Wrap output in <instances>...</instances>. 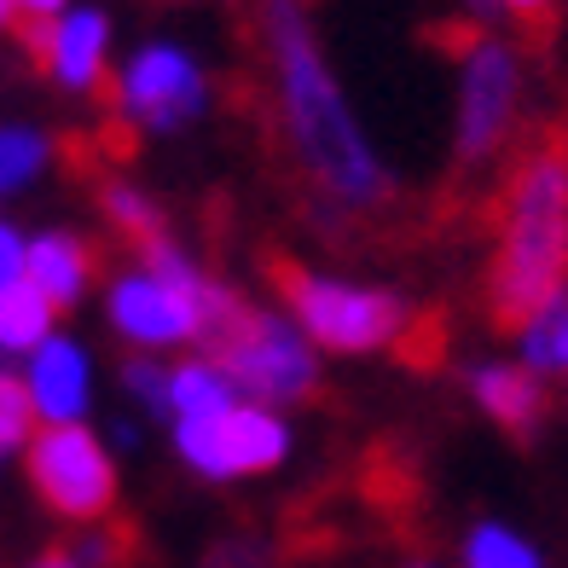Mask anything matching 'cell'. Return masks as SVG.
Returning a JSON list of instances; mask_svg holds the SVG:
<instances>
[{
  "label": "cell",
  "mask_w": 568,
  "mask_h": 568,
  "mask_svg": "<svg viewBox=\"0 0 568 568\" xmlns=\"http://www.w3.org/2000/svg\"><path fill=\"white\" fill-rule=\"evenodd\" d=\"M464 389H470L481 418L499 424L505 435H534L546 424V406H551V389L539 377H528L516 359H476L464 372Z\"/></svg>",
  "instance_id": "4fadbf2b"
},
{
  "label": "cell",
  "mask_w": 568,
  "mask_h": 568,
  "mask_svg": "<svg viewBox=\"0 0 568 568\" xmlns=\"http://www.w3.org/2000/svg\"><path fill=\"white\" fill-rule=\"evenodd\" d=\"M0 197H7V192H0Z\"/></svg>",
  "instance_id": "d6a6232c"
},
{
  "label": "cell",
  "mask_w": 568,
  "mask_h": 568,
  "mask_svg": "<svg viewBox=\"0 0 568 568\" xmlns=\"http://www.w3.org/2000/svg\"><path fill=\"white\" fill-rule=\"evenodd\" d=\"M0 30H12V12H7V0H0Z\"/></svg>",
  "instance_id": "1f68e13d"
},
{
  "label": "cell",
  "mask_w": 568,
  "mask_h": 568,
  "mask_svg": "<svg viewBox=\"0 0 568 568\" xmlns=\"http://www.w3.org/2000/svg\"><path fill=\"white\" fill-rule=\"evenodd\" d=\"M458 12L470 18V23H481V36H494V23L505 18V7H499V0H458Z\"/></svg>",
  "instance_id": "4316f807"
},
{
  "label": "cell",
  "mask_w": 568,
  "mask_h": 568,
  "mask_svg": "<svg viewBox=\"0 0 568 568\" xmlns=\"http://www.w3.org/2000/svg\"><path fill=\"white\" fill-rule=\"evenodd\" d=\"M111 116L140 140L186 134L215 105V75L197 59V47L174 36H151L111 64Z\"/></svg>",
  "instance_id": "5b68a950"
},
{
  "label": "cell",
  "mask_w": 568,
  "mask_h": 568,
  "mask_svg": "<svg viewBox=\"0 0 568 568\" xmlns=\"http://www.w3.org/2000/svg\"><path fill=\"white\" fill-rule=\"evenodd\" d=\"M23 250H30V232L0 215V291H7V284H23Z\"/></svg>",
  "instance_id": "603a6c76"
},
{
  "label": "cell",
  "mask_w": 568,
  "mask_h": 568,
  "mask_svg": "<svg viewBox=\"0 0 568 568\" xmlns=\"http://www.w3.org/2000/svg\"><path fill=\"white\" fill-rule=\"evenodd\" d=\"M284 320H291L307 343L343 359L389 354L412 331V302L395 284L377 278H348L325 267H291L284 273Z\"/></svg>",
  "instance_id": "277c9868"
},
{
  "label": "cell",
  "mask_w": 568,
  "mask_h": 568,
  "mask_svg": "<svg viewBox=\"0 0 568 568\" xmlns=\"http://www.w3.org/2000/svg\"><path fill=\"white\" fill-rule=\"evenodd\" d=\"M203 568H267V551L250 546V539H232V546H221Z\"/></svg>",
  "instance_id": "d4e9b609"
},
{
  "label": "cell",
  "mask_w": 568,
  "mask_h": 568,
  "mask_svg": "<svg viewBox=\"0 0 568 568\" xmlns=\"http://www.w3.org/2000/svg\"><path fill=\"white\" fill-rule=\"evenodd\" d=\"M99 215H105L111 232H122V239H134V244H151L169 232L163 210L151 203V192L134 186V180H105V186H99Z\"/></svg>",
  "instance_id": "d6986e66"
},
{
  "label": "cell",
  "mask_w": 568,
  "mask_h": 568,
  "mask_svg": "<svg viewBox=\"0 0 568 568\" xmlns=\"http://www.w3.org/2000/svg\"><path fill=\"white\" fill-rule=\"evenodd\" d=\"M53 163H59V140L47 134L41 122H23V116H12V122H0V192H36L47 174H53Z\"/></svg>",
  "instance_id": "e0dca14e"
},
{
  "label": "cell",
  "mask_w": 568,
  "mask_h": 568,
  "mask_svg": "<svg viewBox=\"0 0 568 568\" xmlns=\"http://www.w3.org/2000/svg\"><path fill=\"white\" fill-rule=\"evenodd\" d=\"M30 53L41 64V75L70 99H88L111 82V64H116V18L111 7L99 0H75L70 12H59L53 23H36L23 30Z\"/></svg>",
  "instance_id": "30bf717a"
},
{
  "label": "cell",
  "mask_w": 568,
  "mask_h": 568,
  "mask_svg": "<svg viewBox=\"0 0 568 568\" xmlns=\"http://www.w3.org/2000/svg\"><path fill=\"white\" fill-rule=\"evenodd\" d=\"M59 331V314L47 307L30 284H7L0 291V354L7 359H23L36 343H47Z\"/></svg>",
  "instance_id": "ac0fdd59"
},
{
  "label": "cell",
  "mask_w": 568,
  "mask_h": 568,
  "mask_svg": "<svg viewBox=\"0 0 568 568\" xmlns=\"http://www.w3.org/2000/svg\"><path fill=\"white\" fill-rule=\"evenodd\" d=\"M99 307H105L116 343L163 359V354H210L226 337V325L244 314V296L163 232V239L140 244V262L105 278Z\"/></svg>",
  "instance_id": "7a4b0ae2"
},
{
  "label": "cell",
  "mask_w": 568,
  "mask_h": 568,
  "mask_svg": "<svg viewBox=\"0 0 568 568\" xmlns=\"http://www.w3.org/2000/svg\"><path fill=\"white\" fill-rule=\"evenodd\" d=\"M505 18H539V12H551V0H499Z\"/></svg>",
  "instance_id": "83f0119b"
},
{
  "label": "cell",
  "mask_w": 568,
  "mask_h": 568,
  "mask_svg": "<svg viewBox=\"0 0 568 568\" xmlns=\"http://www.w3.org/2000/svg\"><path fill=\"white\" fill-rule=\"evenodd\" d=\"M18 383H23V395H30L36 429L88 424L93 400H99V359H93V348L75 337V331L59 325L53 337L36 343L30 354L18 359Z\"/></svg>",
  "instance_id": "8fae6325"
},
{
  "label": "cell",
  "mask_w": 568,
  "mask_h": 568,
  "mask_svg": "<svg viewBox=\"0 0 568 568\" xmlns=\"http://www.w3.org/2000/svg\"><path fill=\"white\" fill-rule=\"evenodd\" d=\"M523 93H528V64H523V47L516 41L476 36L458 53V75H453V158L464 169L499 158V145L510 140L516 116H523Z\"/></svg>",
  "instance_id": "9c48e42d"
},
{
  "label": "cell",
  "mask_w": 568,
  "mask_h": 568,
  "mask_svg": "<svg viewBox=\"0 0 568 568\" xmlns=\"http://www.w3.org/2000/svg\"><path fill=\"white\" fill-rule=\"evenodd\" d=\"M23 568H82V562H75L70 551H41V557H30Z\"/></svg>",
  "instance_id": "f1b7e54d"
},
{
  "label": "cell",
  "mask_w": 568,
  "mask_h": 568,
  "mask_svg": "<svg viewBox=\"0 0 568 568\" xmlns=\"http://www.w3.org/2000/svg\"><path fill=\"white\" fill-rule=\"evenodd\" d=\"M99 442L111 447V458H122V453H134L145 442V429H140V418H111L105 429H99Z\"/></svg>",
  "instance_id": "484cf974"
},
{
  "label": "cell",
  "mask_w": 568,
  "mask_h": 568,
  "mask_svg": "<svg viewBox=\"0 0 568 568\" xmlns=\"http://www.w3.org/2000/svg\"><path fill=\"white\" fill-rule=\"evenodd\" d=\"M210 354H215V366L232 377L239 400L273 406V412H291L302 400H314L320 372H325L320 348L284 320V307H250V302H244V314L226 325V337Z\"/></svg>",
  "instance_id": "8992f818"
},
{
  "label": "cell",
  "mask_w": 568,
  "mask_h": 568,
  "mask_svg": "<svg viewBox=\"0 0 568 568\" xmlns=\"http://www.w3.org/2000/svg\"><path fill=\"white\" fill-rule=\"evenodd\" d=\"M70 557L82 562V568H116V557H122V539H116L105 523H99V528H88L82 539H75Z\"/></svg>",
  "instance_id": "7402d4cb"
},
{
  "label": "cell",
  "mask_w": 568,
  "mask_h": 568,
  "mask_svg": "<svg viewBox=\"0 0 568 568\" xmlns=\"http://www.w3.org/2000/svg\"><path fill=\"white\" fill-rule=\"evenodd\" d=\"M0 377H18V359H7V354H0Z\"/></svg>",
  "instance_id": "4dcf8cb0"
},
{
  "label": "cell",
  "mask_w": 568,
  "mask_h": 568,
  "mask_svg": "<svg viewBox=\"0 0 568 568\" xmlns=\"http://www.w3.org/2000/svg\"><path fill=\"white\" fill-rule=\"evenodd\" d=\"M169 447L186 464V476L210 481V487H232V481L284 470L296 453V424H291V412L239 400V406L215 412V418L169 424Z\"/></svg>",
  "instance_id": "ba28073f"
},
{
  "label": "cell",
  "mask_w": 568,
  "mask_h": 568,
  "mask_svg": "<svg viewBox=\"0 0 568 568\" xmlns=\"http://www.w3.org/2000/svg\"><path fill=\"white\" fill-rule=\"evenodd\" d=\"M36 435V412H30V395H23L18 377H0V458H18L23 447H30Z\"/></svg>",
  "instance_id": "44dd1931"
},
{
  "label": "cell",
  "mask_w": 568,
  "mask_h": 568,
  "mask_svg": "<svg viewBox=\"0 0 568 568\" xmlns=\"http://www.w3.org/2000/svg\"><path fill=\"white\" fill-rule=\"evenodd\" d=\"M510 331H516V354L510 359L528 377H539L546 389L551 383H568V284L551 291L539 307H528Z\"/></svg>",
  "instance_id": "5bb4252c"
},
{
  "label": "cell",
  "mask_w": 568,
  "mask_h": 568,
  "mask_svg": "<svg viewBox=\"0 0 568 568\" xmlns=\"http://www.w3.org/2000/svg\"><path fill=\"white\" fill-rule=\"evenodd\" d=\"M458 568H551V557L528 528L505 523V516H476L458 534Z\"/></svg>",
  "instance_id": "2e32d148"
},
{
  "label": "cell",
  "mask_w": 568,
  "mask_h": 568,
  "mask_svg": "<svg viewBox=\"0 0 568 568\" xmlns=\"http://www.w3.org/2000/svg\"><path fill=\"white\" fill-rule=\"evenodd\" d=\"M400 568H447V562H435V557H406Z\"/></svg>",
  "instance_id": "f546056e"
},
{
  "label": "cell",
  "mask_w": 568,
  "mask_h": 568,
  "mask_svg": "<svg viewBox=\"0 0 568 568\" xmlns=\"http://www.w3.org/2000/svg\"><path fill=\"white\" fill-rule=\"evenodd\" d=\"M75 0H7L12 23H23V30H36V23H53L59 12H70Z\"/></svg>",
  "instance_id": "cb8c5ba5"
},
{
  "label": "cell",
  "mask_w": 568,
  "mask_h": 568,
  "mask_svg": "<svg viewBox=\"0 0 568 568\" xmlns=\"http://www.w3.org/2000/svg\"><path fill=\"white\" fill-rule=\"evenodd\" d=\"M568 284V145H539L516 163L499 210V244L487 267V307L516 325Z\"/></svg>",
  "instance_id": "3957f363"
},
{
  "label": "cell",
  "mask_w": 568,
  "mask_h": 568,
  "mask_svg": "<svg viewBox=\"0 0 568 568\" xmlns=\"http://www.w3.org/2000/svg\"><path fill=\"white\" fill-rule=\"evenodd\" d=\"M18 464H23L30 494L70 528H99L116 510L122 470H116V458H111L105 442H99L93 424L36 429L30 447L18 453Z\"/></svg>",
  "instance_id": "52a82bcc"
},
{
  "label": "cell",
  "mask_w": 568,
  "mask_h": 568,
  "mask_svg": "<svg viewBox=\"0 0 568 568\" xmlns=\"http://www.w3.org/2000/svg\"><path fill=\"white\" fill-rule=\"evenodd\" d=\"M262 53L284 145H291V163L307 174L320 210L366 215L377 203H389L395 169L377 151L372 128L359 122L343 75L314 30L307 0H262Z\"/></svg>",
  "instance_id": "6da1fadb"
},
{
  "label": "cell",
  "mask_w": 568,
  "mask_h": 568,
  "mask_svg": "<svg viewBox=\"0 0 568 568\" xmlns=\"http://www.w3.org/2000/svg\"><path fill=\"white\" fill-rule=\"evenodd\" d=\"M116 377H122V395L134 400V406L145 412V418H158V424H163V389H169V366H163V359H151V354H128Z\"/></svg>",
  "instance_id": "ffe728a7"
},
{
  "label": "cell",
  "mask_w": 568,
  "mask_h": 568,
  "mask_svg": "<svg viewBox=\"0 0 568 568\" xmlns=\"http://www.w3.org/2000/svg\"><path fill=\"white\" fill-rule=\"evenodd\" d=\"M23 284L53 307V314H70L93 296V250L82 232L70 226H41L30 232V250H23Z\"/></svg>",
  "instance_id": "7c38bea8"
},
{
  "label": "cell",
  "mask_w": 568,
  "mask_h": 568,
  "mask_svg": "<svg viewBox=\"0 0 568 568\" xmlns=\"http://www.w3.org/2000/svg\"><path fill=\"white\" fill-rule=\"evenodd\" d=\"M239 406L232 377L215 366V354H180L169 366V389H163V424H192V418H215V412Z\"/></svg>",
  "instance_id": "9a60e30c"
}]
</instances>
